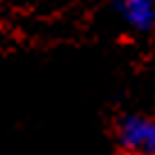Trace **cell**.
<instances>
[{"mask_svg": "<svg viewBox=\"0 0 155 155\" xmlns=\"http://www.w3.org/2000/svg\"><path fill=\"white\" fill-rule=\"evenodd\" d=\"M114 139L123 155H155V119L144 114L119 116Z\"/></svg>", "mask_w": 155, "mask_h": 155, "instance_id": "1", "label": "cell"}, {"mask_svg": "<svg viewBox=\"0 0 155 155\" xmlns=\"http://www.w3.org/2000/svg\"><path fill=\"white\" fill-rule=\"evenodd\" d=\"M114 9L135 32H148L155 25V0H114Z\"/></svg>", "mask_w": 155, "mask_h": 155, "instance_id": "2", "label": "cell"}]
</instances>
